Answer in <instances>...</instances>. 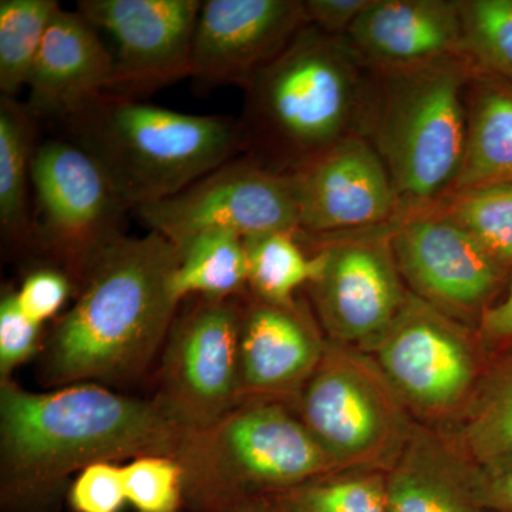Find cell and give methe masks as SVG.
I'll return each mask as SVG.
<instances>
[{
	"instance_id": "obj_1",
	"label": "cell",
	"mask_w": 512,
	"mask_h": 512,
	"mask_svg": "<svg viewBox=\"0 0 512 512\" xmlns=\"http://www.w3.org/2000/svg\"><path fill=\"white\" fill-rule=\"evenodd\" d=\"M184 433L154 400L123 396L100 384L32 393L3 380L2 510L59 512L72 474L103 461L148 454L175 457Z\"/></svg>"
},
{
	"instance_id": "obj_2",
	"label": "cell",
	"mask_w": 512,
	"mask_h": 512,
	"mask_svg": "<svg viewBox=\"0 0 512 512\" xmlns=\"http://www.w3.org/2000/svg\"><path fill=\"white\" fill-rule=\"evenodd\" d=\"M175 266L177 249L156 232L124 235L104 249L53 328L43 362L46 382L70 386L141 375L177 318Z\"/></svg>"
},
{
	"instance_id": "obj_3",
	"label": "cell",
	"mask_w": 512,
	"mask_h": 512,
	"mask_svg": "<svg viewBox=\"0 0 512 512\" xmlns=\"http://www.w3.org/2000/svg\"><path fill=\"white\" fill-rule=\"evenodd\" d=\"M372 72L345 36L306 25L245 87V154L289 175L360 134Z\"/></svg>"
},
{
	"instance_id": "obj_4",
	"label": "cell",
	"mask_w": 512,
	"mask_h": 512,
	"mask_svg": "<svg viewBox=\"0 0 512 512\" xmlns=\"http://www.w3.org/2000/svg\"><path fill=\"white\" fill-rule=\"evenodd\" d=\"M90 154L130 210L164 200L245 154L238 120L180 113L101 94L57 120Z\"/></svg>"
},
{
	"instance_id": "obj_5",
	"label": "cell",
	"mask_w": 512,
	"mask_h": 512,
	"mask_svg": "<svg viewBox=\"0 0 512 512\" xmlns=\"http://www.w3.org/2000/svg\"><path fill=\"white\" fill-rule=\"evenodd\" d=\"M471 69L463 55L372 72L360 134L389 171L400 215L433 207L456 185L466 153Z\"/></svg>"
},
{
	"instance_id": "obj_6",
	"label": "cell",
	"mask_w": 512,
	"mask_h": 512,
	"mask_svg": "<svg viewBox=\"0 0 512 512\" xmlns=\"http://www.w3.org/2000/svg\"><path fill=\"white\" fill-rule=\"evenodd\" d=\"M174 458L192 512L274 497L335 471L292 404L281 400H245L217 423L185 431Z\"/></svg>"
},
{
	"instance_id": "obj_7",
	"label": "cell",
	"mask_w": 512,
	"mask_h": 512,
	"mask_svg": "<svg viewBox=\"0 0 512 512\" xmlns=\"http://www.w3.org/2000/svg\"><path fill=\"white\" fill-rule=\"evenodd\" d=\"M292 406L335 471L389 473L419 423L369 353L332 342Z\"/></svg>"
},
{
	"instance_id": "obj_8",
	"label": "cell",
	"mask_w": 512,
	"mask_h": 512,
	"mask_svg": "<svg viewBox=\"0 0 512 512\" xmlns=\"http://www.w3.org/2000/svg\"><path fill=\"white\" fill-rule=\"evenodd\" d=\"M419 423L441 427L473 396L491 353L476 328L409 293L392 325L366 350Z\"/></svg>"
},
{
	"instance_id": "obj_9",
	"label": "cell",
	"mask_w": 512,
	"mask_h": 512,
	"mask_svg": "<svg viewBox=\"0 0 512 512\" xmlns=\"http://www.w3.org/2000/svg\"><path fill=\"white\" fill-rule=\"evenodd\" d=\"M32 241L79 284L117 239L130 208L90 154L66 138L36 146L32 161Z\"/></svg>"
},
{
	"instance_id": "obj_10",
	"label": "cell",
	"mask_w": 512,
	"mask_h": 512,
	"mask_svg": "<svg viewBox=\"0 0 512 512\" xmlns=\"http://www.w3.org/2000/svg\"><path fill=\"white\" fill-rule=\"evenodd\" d=\"M197 299L174 320L154 399L184 431L205 429L242 403L239 340L245 301Z\"/></svg>"
},
{
	"instance_id": "obj_11",
	"label": "cell",
	"mask_w": 512,
	"mask_h": 512,
	"mask_svg": "<svg viewBox=\"0 0 512 512\" xmlns=\"http://www.w3.org/2000/svg\"><path fill=\"white\" fill-rule=\"evenodd\" d=\"M392 224L360 234L319 237L318 274L309 284L329 342L366 352L409 298L392 244Z\"/></svg>"
},
{
	"instance_id": "obj_12",
	"label": "cell",
	"mask_w": 512,
	"mask_h": 512,
	"mask_svg": "<svg viewBox=\"0 0 512 512\" xmlns=\"http://www.w3.org/2000/svg\"><path fill=\"white\" fill-rule=\"evenodd\" d=\"M134 211L173 247L208 231L234 232L244 239L279 231L301 234L291 175L274 173L247 154L178 194Z\"/></svg>"
},
{
	"instance_id": "obj_13",
	"label": "cell",
	"mask_w": 512,
	"mask_h": 512,
	"mask_svg": "<svg viewBox=\"0 0 512 512\" xmlns=\"http://www.w3.org/2000/svg\"><path fill=\"white\" fill-rule=\"evenodd\" d=\"M390 244L407 289L450 318L478 328L508 272L436 207L392 222Z\"/></svg>"
},
{
	"instance_id": "obj_14",
	"label": "cell",
	"mask_w": 512,
	"mask_h": 512,
	"mask_svg": "<svg viewBox=\"0 0 512 512\" xmlns=\"http://www.w3.org/2000/svg\"><path fill=\"white\" fill-rule=\"evenodd\" d=\"M200 0H82L77 12L113 40L110 94L136 99L191 74Z\"/></svg>"
},
{
	"instance_id": "obj_15",
	"label": "cell",
	"mask_w": 512,
	"mask_h": 512,
	"mask_svg": "<svg viewBox=\"0 0 512 512\" xmlns=\"http://www.w3.org/2000/svg\"><path fill=\"white\" fill-rule=\"evenodd\" d=\"M292 177L301 234L330 237L384 227L400 215L392 178L376 148L353 134Z\"/></svg>"
},
{
	"instance_id": "obj_16",
	"label": "cell",
	"mask_w": 512,
	"mask_h": 512,
	"mask_svg": "<svg viewBox=\"0 0 512 512\" xmlns=\"http://www.w3.org/2000/svg\"><path fill=\"white\" fill-rule=\"evenodd\" d=\"M306 25L302 0L202 2L190 76L245 89Z\"/></svg>"
},
{
	"instance_id": "obj_17",
	"label": "cell",
	"mask_w": 512,
	"mask_h": 512,
	"mask_svg": "<svg viewBox=\"0 0 512 512\" xmlns=\"http://www.w3.org/2000/svg\"><path fill=\"white\" fill-rule=\"evenodd\" d=\"M328 343L305 305L245 301L239 340L242 402H295L322 362Z\"/></svg>"
},
{
	"instance_id": "obj_18",
	"label": "cell",
	"mask_w": 512,
	"mask_h": 512,
	"mask_svg": "<svg viewBox=\"0 0 512 512\" xmlns=\"http://www.w3.org/2000/svg\"><path fill=\"white\" fill-rule=\"evenodd\" d=\"M345 37L376 73L463 56L460 0H370Z\"/></svg>"
},
{
	"instance_id": "obj_19",
	"label": "cell",
	"mask_w": 512,
	"mask_h": 512,
	"mask_svg": "<svg viewBox=\"0 0 512 512\" xmlns=\"http://www.w3.org/2000/svg\"><path fill=\"white\" fill-rule=\"evenodd\" d=\"M114 84L113 55L97 29L79 12L60 8L40 46L30 73L29 109L52 120L110 93Z\"/></svg>"
},
{
	"instance_id": "obj_20",
	"label": "cell",
	"mask_w": 512,
	"mask_h": 512,
	"mask_svg": "<svg viewBox=\"0 0 512 512\" xmlns=\"http://www.w3.org/2000/svg\"><path fill=\"white\" fill-rule=\"evenodd\" d=\"M483 474L436 427L417 423L387 473L390 512H485Z\"/></svg>"
},
{
	"instance_id": "obj_21",
	"label": "cell",
	"mask_w": 512,
	"mask_h": 512,
	"mask_svg": "<svg viewBox=\"0 0 512 512\" xmlns=\"http://www.w3.org/2000/svg\"><path fill=\"white\" fill-rule=\"evenodd\" d=\"M436 429L483 476L512 471V346L491 353L466 406Z\"/></svg>"
},
{
	"instance_id": "obj_22",
	"label": "cell",
	"mask_w": 512,
	"mask_h": 512,
	"mask_svg": "<svg viewBox=\"0 0 512 512\" xmlns=\"http://www.w3.org/2000/svg\"><path fill=\"white\" fill-rule=\"evenodd\" d=\"M466 110V153L453 190L512 181L511 80L473 63Z\"/></svg>"
},
{
	"instance_id": "obj_23",
	"label": "cell",
	"mask_w": 512,
	"mask_h": 512,
	"mask_svg": "<svg viewBox=\"0 0 512 512\" xmlns=\"http://www.w3.org/2000/svg\"><path fill=\"white\" fill-rule=\"evenodd\" d=\"M32 110L15 97H0V227L3 237L30 245L29 184L35 156Z\"/></svg>"
},
{
	"instance_id": "obj_24",
	"label": "cell",
	"mask_w": 512,
	"mask_h": 512,
	"mask_svg": "<svg viewBox=\"0 0 512 512\" xmlns=\"http://www.w3.org/2000/svg\"><path fill=\"white\" fill-rule=\"evenodd\" d=\"M174 248L173 285L180 302L188 296L237 298L248 288L245 239L234 232H202Z\"/></svg>"
},
{
	"instance_id": "obj_25",
	"label": "cell",
	"mask_w": 512,
	"mask_h": 512,
	"mask_svg": "<svg viewBox=\"0 0 512 512\" xmlns=\"http://www.w3.org/2000/svg\"><path fill=\"white\" fill-rule=\"evenodd\" d=\"M247 281L252 298L272 305L298 302L296 293L308 288L318 274V256L308 254L296 232H269L245 239Z\"/></svg>"
},
{
	"instance_id": "obj_26",
	"label": "cell",
	"mask_w": 512,
	"mask_h": 512,
	"mask_svg": "<svg viewBox=\"0 0 512 512\" xmlns=\"http://www.w3.org/2000/svg\"><path fill=\"white\" fill-rule=\"evenodd\" d=\"M433 207L476 239L504 271H512V181L453 190Z\"/></svg>"
},
{
	"instance_id": "obj_27",
	"label": "cell",
	"mask_w": 512,
	"mask_h": 512,
	"mask_svg": "<svg viewBox=\"0 0 512 512\" xmlns=\"http://www.w3.org/2000/svg\"><path fill=\"white\" fill-rule=\"evenodd\" d=\"M62 6L56 0L0 2V90L15 97L28 87L50 22Z\"/></svg>"
},
{
	"instance_id": "obj_28",
	"label": "cell",
	"mask_w": 512,
	"mask_h": 512,
	"mask_svg": "<svg viewBox=\"0 0 512 512\" xmlns=\"http://www.w3.org/2000/svg\"><path fill=\"white\" fill-rule=\"evenodd\" d=\"M274 497L296 512H390L387 473L377 470L333 471Z\"/></svg>"
},
{
	"instance_id": "obj_29",
	"label": "cell",
	"mask_w": 512,
	"mask_h": 512,
	"mask_svg": "<svg viewBox=\"0 0 512 512\" xmlns=\"http://www.w3.org/2000/svg\"><path fill=\"white\" fill-rule=\"evenodd\" d=\"M463 52L512 82V0H460Z\"/></svg>"
},
{
	"instance_id": "obj_30",
	"label": "cell",
	"mask_w": 512,
	"mask_h": 512,
	"mask_svg": "<svg viewBox=\"0 0 512 512\" xmlns=\"http://www.w3.org/2000/svg\"><path fill=\"white\" fill-rule=\"evenodd\" d=\"M127 503L136 512H181L185 507L183 468L174 457L148 454L123 467Z\"/></svg>"
},
{
	"instance_id": "obj_31",
	"label": "cell",
	"mask_w": 512,
	"mask_h": 512,
	"mask_svg": "<svg viewBox=\"0 0 512 512\" xmlns=\"http://www.w3.org/2000/svg\"><path fill=\"white\" fill-rule=\"evenodd\" d=\"M74 512H121L127 504L123 467L113 461L92 464L80 471L67 491Z\"/></svg>"
},
{
	"instance_id": "obj_32",
	"label": "cell",
	"mask_w": 512,
	"mask_h": 512,
	"mask_svg": "<svg viewBox=\"0 0 512 512\" xmlns=\"http://www.w3.org/2000/svg\"><path fill=\"white\" fill-rule=\"evenodd\" d=\"M42 326L30 319L16 301L15 289L3 291L0 301V376L10 373L35 355L40 345Z\"/></svg>"
},
{
	"instance_id": "obj_33",
	"label": "cell",
	"mask_w": 512,
	"mask_h": 512,
	"mask_svg": "<svg viewBox=\"0 0 512 512\" xmlns=\"http://www.w3.org/2000/svg\"><path fill=\"white\" fill-rule=\"evenodd\" d=\"M72 282V276L63 269L40 266L16 289V301L30 319L43 325L62 311L72 293Z\"/></svg>"
},
{
	"instance_id": "obj_34",
	"label": "cell",
	"mask_w": 512,
	"mask_h": 512,
	"mask_svg": "<svg viewBox=\"0 0 512 512\" xmlns=\"http://www.w3.org/2000/svg\"><path fill=\"white\" fill-rule=\"evenodd\" d=\"M370 0H303L306 20L328 35L346 36Z\"/></svg>"
},
{
	"instance_id": "obj_35",
	"label": "cell",
	"mask_w": 512,
	"mask_h": 512,
	"mask_svg": "<svg viewBox=\"0 0 512 512\" xmlns=\"http://www.w3.org/2000/svg\"><path fill=\"white\" fill-rule=\"evenodd\" d=\"M478 335L490 353L512 346V275L503 299L491 305L478 323Z\"/></svg>"
},
{
	"instance_id": "obj_36",
	"label": "cell",
	"mask_w": 512,
	"mask_h": 512,
	"mask_svg": "<svg viewBox=\"0 0 512 512\" xmlns=\"http://www.w3.org/2000/svg\"><path fill=\"white\" fill-rule=\"evenodd\" d=\"M480 500L485 511L512 512V471L481 480Z\"/></svg>"
},
{
	"instance_id": "obj_37",
	"label": "cell",
	"mask_w": 512,
	"mask_h": 512,
	"mask_svg": "<svg viewBox=\"0 0 512 512\" xmlns=\"http://www.w3.org/2000/svg\"><path fill=\"white\" fill-rule=\"evenodd\" d=\"M215 512H296L275 497L248 498L225 505Z\"/></svg>"
},
{
	"instance_id": "obj_38",
	"label": "cell",
	"mask_w": 512,
	"mask_h": 512,
	"mask_svg": "<svg viewBox=\"0 0 512 512\" xmlns=\"http://www.w3.org/2000/svg\"><path fill=\"white\" fill-rule=\"evenodd\" d=\"M485 512H493V511H485Z\"/></svg>"
}]
</instances>
